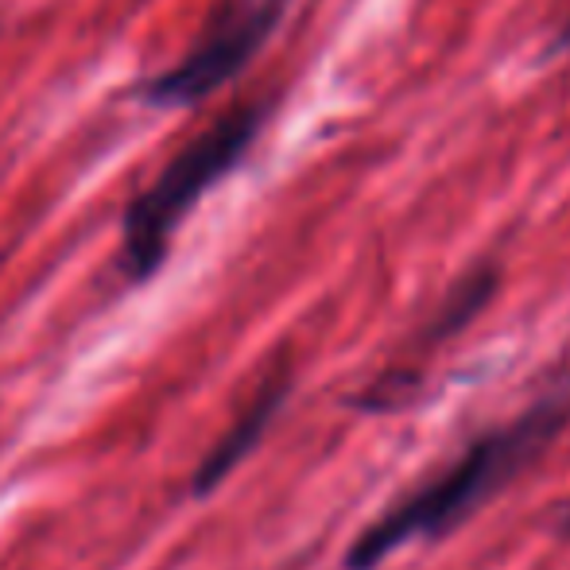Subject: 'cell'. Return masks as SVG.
Segmentation results:
<instances>
[{
    "label": "cell",
    "instance_id": "obj_2",
    "mask_svg": "<svg viewBox=\"0 0 570 570\" xmlns=\"http://www.w3.org/2000/svg\"><path fill=\"white\" fill-rule=\"evenodd\" d=\"M272 101H253V106L229 109L222 120H214L203 136L179 148L167 167L156 175L151 187H144L120 218V253L117 268L128 284H144L167 261L175 229L187 222V214L198 206V198L248 156L261 128L268 125Z\"/></svg>",
    "mask_w": 570,
    "mask_h": 570
},
{
    "label": "cell",
    "instance_id": "obj_3",
    "mask_svg": "<svg viewBox=\"0 0 570 570\" xmlns=\"http://www.w3.org/2000/svg\"><path fill=\"white\" fill-rule=\"evenodd\" d=\"M292 0H222L175 67L132 82L128 98L151 109H190L229 86L256 59Z\"/></svg>",
    "mask_w": 570,
    "mask_h": 570
},
{
    "label": "cell",
    "instance_id": "obj_1",
    "mask_svg": "<svg viewBox=\"0 0 570 570\" xmlns=\"http://www.w3.org/2000/svg\"><path fill=\"white\" fill-rule=\"evenodd\" d=\"M570 428V381L551 396L535 400L532 407L509 420L504 428L485 431L465 446L454 465H446L435 481L415 489L384 517H376L345 551V570H376L389 556L412 543L446 540L454 528L478 517L493 497L517 485L540 458L556 446V439Z\"/></svg>",
    "mask_w": 570,
    "mask_h": 570
},
{
    "label": "cell",
    "instance_id": "obj_5",
    "mask_svg": "<svg viewBox=\"0 0 570 570\" xmlns=\"http://www.w3.org/2000/svg\"><path fill=\"white\" fill-rule=\"evenodd\" d=\"M493 292H497V268L493 264H481V268L465 272L451 292H446L443 307L435 311L431 326L423 331V342H443V338H454L458 331H465V326L485 311V303L493 299Z\"/></svg>",
    "mask_w": 570,
    "mask_h": 570
},
{
    "label": "cell",
    "instance_id": "obj_4",
    "mask_svg": "<svg viewBox=\"0 0 570 570\" xmlns=\"http://www.w3.org/2000/svg\"><path fill=\"white\" fill-rule=\"evenodd\" d=\"M287 396H292V368H276V373L261 384V392L253 396V404L233 420V428L210 446V454L198 462L195 481H190V493L195 497L214 493V489H218L222 481H226L229 473L237 470V465L245 462L256 446H261L264 431L272 428V420L279 415V407H284Z\"/></svg>",
    "mask_w": 570,
    "mask_h": 570
},
{
    "label": "cell",
    "instance_id": "obj_7",
    "mask_svg": "<svg viewBox=\"0 0 570 570\" xmlns=\"http://www.w3.org/2000/svg\"><path fill=\"white\" fill-rule=\"evenodd\" d=\"M563 51H570V20L563 23V31H559L556 47H551V55H563Z\"/></svg>",
    "mask_w": 570,
    "mask_h": 570
},
{
    "label": "cell",
    "instance_id": "obj_6",
    "mask_svg": "<svg viewBox=\"0 0 570 570\" xmlns=\"http://www.w3.org/2000/svg\"><path fill=\"white\" fill-rule=\"evenodd\" d=\"M556 535H563V540H570V501L559 509V517H556Z\"/></svg>",
    "mask_w": 570,
    "mask_h": 570
}]
</instances>
